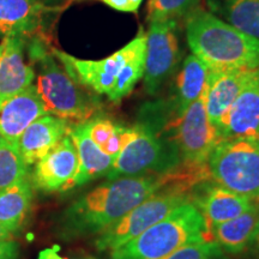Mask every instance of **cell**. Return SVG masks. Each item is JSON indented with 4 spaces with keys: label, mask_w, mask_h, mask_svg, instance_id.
I'll use <instances>...</instances> for the list:
<instances>
[{
    "label": "cell",
    "mask_w": 259,
    "mask_h": 259,
    "mask_svg": "<svg viewBox=\"0 0 259 259\" xmlns=\"http://www.w3.org/2000/svg\"><path fill=\"white\" fill-rule=\"evenodd\" d=\"M213 240L203 215L186 203L142 234L109 252V259H164L181 246Z\"/></svg>",
    "instance_id": "8992f818"
},
{
    "label": "cell",
    "mask_w": 259,
    "mask_h": 259,
    "mask_svg": "<svg viewBox=\"0 0 259 259\" xmlns=\"http://www.w3.org/2000/svg\"><path fill=\"white\" fill-rule=\"evenodd\" d=\"M223 14L229 24L259 40V0H223Z\"/></svg>",
    "instance_id": "cb8c5ba5"
},
{
    "label": "cell",
    "mask_w": 259,
    "mask_h": 259,
    "mask_svg": "<svg viewBox=\"0 0 259 259\" xmlns=\"http://www.w3.org/2000/svg\"><path fill=\"white\" fill-rule=\"evenodd\" d=\"M32 184L29 178L0 192V225L16 233L24 225L30 211Z\"/></svg>",
    "instance_id": "7402d4cb"
},
{
    "label": "cell",
    "mask_w": 259,
    "mask_h": 259,
    "mask_svg": "<svg viewBox=\"0 0 259 259\" xmlns=\"http://www.w3.org/2000/svg\"><path fill=\"white\" fill-rule=\"evenodd\" d=\"M191 203L198 208L210 232L213 226L238 218L254 204L211 179L203 181L191 191Z\"/></svg>",
    "instance_id": "7c38bea8"
},
{
    "label": "cell",
    "mask_w": 259,
    "mask_h": 259,
    "mask_svg": "<svg viewBox=\"0 0 259 259\" xmlns=\"http://www.w3.org/2000/svg\"><path fill=\"white\" fill-rule=\"evenodd\" d=\"M0 54H2V45H0Z\"/></svg>",
    "instance_id": "e575fe53"
},
{
    "label": "cell",
    "mask_w": 259,
    "mask_h": 259,
    "mask_svg": "<svg viewBox=\"0 0 259 259\" xmlns=\"http://www.w3.org/2000/svg\"><path fill=\"white\" fill-rule=\"evenodd\" d=\"M181 59L178 21L150 22L147 32L144 64V89L156 95L163 83L177 70Z\"/></svg>",
    "instance_id": "30bf717a"
},
{
    "label": "cell",
    "mask_w": 259,
    "mask_h": 259,
    "mask_svg": "<svg viewBox=\"0 0 259 259\" xmlns=\"http://www.w3.org/2000/svg\"><path fill=\"white\" fill-rule=\"evenodd\" d=\"M164 187L162 176L125 177L95 187L71 203L57 222L65 241L99 235Z\"/></svg>",
    "instance_id": "6da1fadb"
},
{
    "label": "cell",
    "mask_w": 259,
    "mask_h": 259,
    "mask_svg": "<svg viewBox=\"0 0 259 259\" xmlns=\"http://www.w3.org/2000/svg\"><path fill=\"white\" fill-rule=\"evenodd\" d=\"M47 8L38 0H0V32L27 38L38 31Z\"/></svg>",
    "instance_id": "ac0fdd59"
},
{
    "label": "cell",
    "mask_w": 259,
    "mask_h": 259,
    "mask_svg": "<svg viewBox=\"0 0 259 259\" xmlns=\"http://www.w3.org/2000/svg\"><path fill=\"white\" fill-rule=\"evenodd\" d=\"M206 92L208 85L202 95L171 125L173 139L183 164H208L210 154L219 143L216 128L210 122L206 112Z\"/></svg>",
    "instance_id": "9c48e42d"
},
{
    "label": "cell",
    "mask_w": 259,
    "mask_h": 259,
    "mask_svg": "<svg viewBox=\"0 0 259 259\" xmlns=\"http://www.w3.org/2000/svg\"><path fill=\"white\" fill-rule=\"evenodd\" d=\"M19 245L15 240L0 241V259H18Z\"/></svg>",
    "instance_id": "f1b7e54d"
},
{
    "label": "cell",
    "mask_w": 259,
    "mask_h": 259,
    "mask_svg": "<svg viewBox=\"0 0 259 259\" xmlns=\"http://www.w3.org/2000/svg\"><path fill=\"white\" fill-rule=\"evenodd\" d=\"M247 69H209L206 112L209 120L218 130L228 109L251 78Z\"/></svg>",
    "instance_id": "9a60e30c"
},
{
    "label": "cell",
    "mask_w": 259,
    "mask_h": 259,
    "mask_svg": "<svg viewBox=\"0 0 259 259\" xmlns=\"http://www.w3.org/2000/svg\"><path fill=\"white\" fill-rule=\"evenodd\" d=\"M84 259H96V258H94V257H92V255H88V257H85Z\"/></svg>",
    "instance_id": "836d02e7"
},
{
    "label": "cell",
    "mask_w": 259,
    "mask_h": 259,
    "mask_svg": "<svg viewBox=\"0 0 259 259\" xmlns=\"http://www.w3.org/2000/svg\"><path fill=\"white\" fill-rule=\"evenodd\" d=\"M27 41L19 36H5L0 54V107L31 85L35 78L32 64L25 60Z\"/></svg>",
    "instance_id": "5bb4252c"
},
{
    "label": "cell",
    "mask_w": 259,
    "mask_h": 259,
    "mask_svg": "<svg viewBox=\"0 0 259 259\" xmlns=\"http://www.w3.org/2000/svg\"><path fill=\"white\" fill-rule=\"evenodd\" d=\"M216 134L219 142L259 136V69L252 71L251 78L223 116Z\"/></svg>",
    "instance_id": "4fadbf2b"
},
{
    "label": "cell",
    "mask_w": 259,
    "mask_h": 259,
    "mask_svg": "<svg viewBox=\"0 0 259 259\" xmlns=\"http://www.w3.org/2000/svg\"><path fill=\"white\" fill-rule=\"evenodd\" d=\"M258 219V203L238 218L219 223L211 229L213 240L227 253L239 254L251 247Z\"/></svg>",
    "instance_id": "44dd1931"
},
{
    "label": "cell",
    "mask_w": 259,
    "mask_h": 259,
    "mask_svg": "<svg viewBox=\"0 0 259 259\" xmlns=\"http://www.w3.org/2000/svg\"><path fill=\"white\" fill-rule=\"evenodd\" d=\"M71 122L58 116L46 114L31 125L19 137V153L28 166L35 164L69 135Z\"/></svg>",
    "instance_id": "e0dca14e"
},
{
    "label": "cell",
    "mask_w": 259,
    "mask_h": 259,
    "mask_svg": "<svg viewBox=\"0 0 259 259\" xmlns=\"http://www.w3.org/2000/svg\"><path fill=\"white\" fill-rule=\"evenodd\" d=\"M79 160L72 139L66 135L50 153L35 163L31 184L44 193L65 192L73 189Z\"/></svg>",
    "instance_id": "8fae6325"
},
{
    "label": "cell",
    "mask_w": 259,
    "mask_h": 259,
    "mask_svg": "<svg viewBox=\"0 0 259 259\" xmlns=\"http://www.w3.org/2000/svg\"><path fill=\"white\" fill-rule=\"evenodd\" d=\"M27 47L29 58L38 65L35 88L48 114L74 124L93 118L100 108L99 100L85 92L84 87L60 66L52 48L50 52L38 37Z\"/></svg>",
    "instance_id": "5b68a950"
},
{
    "label": "cell",
    "mask_w": 259,
    "mask_h": 259,
    "mask_svg": "<svg viewBox=\"0 0 259 259\" xmlns=\"http://www.w3.org/2000/svg\"><path fill=\"white\" fill-rule=\"evenodd\" d=\"M211 180L259 203V136L220 141L208 160Z\"/></svg>",
    "instance_id": "52a82bcc"
},
{
    "label": "cell",
    "mask_w": 259,
    "mask_h": 259,
    "mask_svg": "<svg viewBox=\"0 0 259 259\" xmlns=\"http://www.w3.org/2000/svg\"><path fill=\"white\" fill-rule=\"evenodd\" d=\"M147 32L141 29L134 40L101 60H82L52 48V53L73 79L97 95L120 102L143 78Z\"/></svg>",
    "instance_id": "7a4b0ae2"
},
{
    "label": "cell",
    "mask_w": 259,
    "mask_h": 259,
    "mask_svg": "<svg viewBox=\"0 0 259 259\" xmlns=\"http://www.w3.org/2000/svg\"><path fill=\"white\" fill-rule=\"evenodd\" d=\"M136 136L116 155L107 179L161 176L181 164L170 120L157 111L138 113Z\"/></svg>",
    "instance_id": "3957f363"
},
{
    "label": "cell",
    "mask_w": 259,
    "mask_h": 259,
    "mask_svg": "<svg viewBox=\"0 0 259 259\" xmlns=\"http://www.w3.org/2000/svg\"><path fill=\"white\" fill-rule=\"evenodd\" d=\"M204 0H149L148 22L178 21L203 8Z\"/></svg>",
    "instance_id": "484cf974"
},
{
    "label": "cell",
    "mask_w": 259,
    "mask_h": 259,
    "mask_svg": "<svg viewBox=\"0 0 259 259\" xmlns=\"http://www.w3.org/2000/svg\"><path fill=\"white\" fill-rule=\"evenodd\" d=\"M189 47L209 69H259V40L204 9L185 19Z\"/></svg>",
    "instance_id": "277c9868"
},
{
    "label": "cell",
    "mask_w": 259,
    "mask_h": 259,
    "mask_svg": "<svg viewBox=\"0 0 259 259\" xmlns=\"http://www.w3.org/2000/svg\"><path fill=\"white\" fill-rule=\"evenodd\" d=\"M109 8L121 12H137L143 0H100Z\"/></svg>",
    "instance_id": "83f0119b"
},
{
    "label": "cell",
    "mask_w": 259,
    "mask_h": 259,
    "mask_svg": "<svg viewBox=\"0 0 259 259\" xmlns=\"http://www.w3.org/2000/svg\"><path fill=\"white\" fill-rule=\"evenodd\" d=\"M254 246V248L259 252V203H258V219H257V225H255V231L253 240H252V245Z\"/></svg>",
    "instance_id": "1f68e13d"
},
{
    "label": "cell",
    "mask_w": 259,
    "mask_h": 259,
    "mask_svg": "<svg viewBox=\"0 0 259 259\" xmlns=\"http://www.w3.org/2000/svg\"><path fill=\"white\" fill-rule=\"evenodd\" d=\"M28 167L19 153L18 144L3 142L0 145V192L29 178Z\"/></svg>",
    "instance_id": "d4e9b609"
},
{
    "label": "cell",
    "mask_w": 259,
    "mask_h": 259,
    "mask_svg": "<svg viewBox=\"0 0 259 259\" xmlns=\"http://www.w3.org/2000/svg\"><path fill=\"white\" fill-rule=\"evenodd\" d=\"M208 76L209 67L194 54L184 60L177 76L174 93L168 100L177 119L202 95L208 85Z\"/></svg>",
    "instance_id": "d6986e66"
},
{
    "label": "cell",
    "mask_w": 259,
    "mask_h": 259,
    "mask_svg": "<svg viewBox=\"0 0 259 259\" xmlns=\"http://www.w3.org/2000/svg\"><path fill=\"white\" fill-rule=\"evenodd\" d=\"M6 240H14V233L10 232L9 229L5 228L3 225H0V241Z\"/></svg>",
    "instance_id": "4dcf8cb0"
},
{
    "label": "cell",
    "mask_w": 259,
    "mask_h": 259,
    "mask_svg": "<svg viewBox=\"0 0 259 259\" xmlns=\"http://www.w3.org/2000/svg\"><path fill=\"white\" fill-rule=\"evenodd\" d=\"M87 134L90 139L108 156L115 158L136 136L135 125L132 127L120 125L106 116L96 115L84 121Z\"/></svg>",
    "instance_id": "603a6c76"
},
{
    "label": "cell",
    "mask_w": 259,
    "mask_h": 259,
    "mask_svg": "<svg viewBox=\"0 0 259 259\" xmlns=\"http://www.w3.org/2000/svg\"><path fill=\"white\" fill-rule=\"evenodd\" d=\"M46 114L41 97L31 84L0 107V134L6 142L17 143L25 128Z\"/></svg>",
    "instance_id": "2e32d148"
},
{
    "label": "cell",
    "mask_w": 259,
    "mask_h": 259,
    "mask_svg": "<svg viewBox=\"0 0 259 259\" xmlns=\"http://www.w3.org/2000/svg\"><path fill=\"white\" fill-rule=\"evenodd\" d=\"M5 141V139L4 138H3V136H2V134H0V145H2L3 144V142H4Z\"/></svg>",
    "instance_id": "d6a6232c"
},
{
    "label": "cell",
    "mask_w": 259,
    "mask_h": 259,
    "mask_svg": "<svg viewBox=\"0 0 259 259\" xmlns=\"http://www.w3.org/2000/svg\"><path fill=\"white\" fill-rule=\"evenodd\" d=\"M164 259H225V252L215 240H202L181 246Z\"/></svg>",
    "instance_id": "4316f807"
},
{
    "label": "cell",
    "mask_w": 259,
    "mask_h": 259,
    "mask_svg": "<svg viewBox=\"0 0 259 259\" xmlns=\"http://www.w3.org/2000/svg\"><path fill=\"white\" fill-rule=\"evenodd\" d=\"M189 202H191L190 193L168 189L157 191L97 235L95 247L101 252L119 248Z\"/></svg>",
    "instance_id": "ba28073f"
},
{
    "label": "cell",
    "mask_w": 259,
    "mask_h": 259,
    "mask_svg": "<svg viewBox=\"0 0 259 259\" xmlns=\"http://www.w3.org/2000/svg\"><path fill=\"white\" fill-rule=\"evenodd\" d=\"M69 136L76 147L79 160V170L73 181V187L82 186L94 179L107 176L114 158L106 155L90 139L84 121L71 125Z\"/></svg>",
    "instance_id": "ffe728a7"
},
{
    "label": "cell",
    "mask_w": 259,
    "mask_h": 259,
    "mask_svg": "<svg viewBox=\"0 0 259 259\" xmlns=\"http://www.w3.org/2000/svg\"><path fill=\"white\" fill-rule=\"evenodd\" d=\"M38 259H67L65 257H61L59 253V246L54 245L52 247L45 248L38 253Z\"/></svg>",
    "instance_id": "f546056e"
}]
</instances>
